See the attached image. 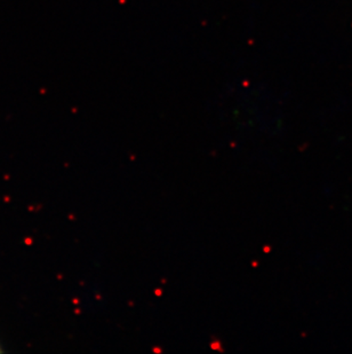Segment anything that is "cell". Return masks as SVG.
<instances>
[{
  "label": "cell",
  "instance_id": "1",
  "mask_svg": "<svg viewBox=\"0 0 352 354\" xmlns=\"http://www.w3.org/2000/svg\"><path fill=\"white\" fill-rule=\"evenodd\" d=\"M0 351H1V350H0Z\"/></svg>",
  "mask_w": 352,
  "mask_h": 354
}]
</instances>
